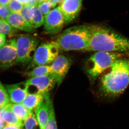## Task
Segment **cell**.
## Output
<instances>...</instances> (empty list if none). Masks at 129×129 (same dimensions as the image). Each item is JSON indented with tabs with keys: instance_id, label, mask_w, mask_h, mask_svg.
<instances>
[{
	"instance_id": "cell-21",
	"label": "cell",
	"mask_w": 129,
	"mask_h": 129,
	"mask_svg": "<svg viewBox=\"0 0 129 129\" xmlns=\"http://www.w3.org/2000/svg\"><path fill=\"white\" fill-rule=\"evenodd\" d=\"M17 32V29L12 27L7 21L3 19L0 20V34L12 36Z\"/></svg>"
},
{
	"instance_id": "cell-16",
	"label": "cell",
	"mask_w": 129,
	"mask_h": 129,
	"mask_svg": "<svg viewBox=\"0 0 129 129\" xmlns=\"http://www.w3.org/2000/svg\"><path fill=\"white\" fill-rule=\"evenodd\" d=\"M8 106V108L14 113L19 119L24 122L31 112L26 108L23 104L21 103H9Z\"/></svg>"
},
{
	"instance_id": "cell-33",
	"label": "cell",
	"mask_w": 129,
	"mask_h": 129,
	"mask_svg": "<svg viewBox=\"0 0 129 129\" xmlns=\"http://www.w3.org/2000/svg\"><path fill=\"white\" fill-rule=\"evenodd\" d=\"M11 1V0H0V5H7Z\"/></svg>"
},
{
	"instance_id": "cell-1",
	"label": "cell",
	"mask_w": 129,
	"mask_h": 129,
	"mask_svg": "<svg viewBox=\"0 0 129 129\" xmlns=\"http://www.w3.org/2000/svg\"><path fill=\"white\" fill-rule=\"evenodd\" d=\"M99 78L100 98L106 103L119 98L129 85V53L116 60Z\"/></svg>"
},
{
	"instance_id": "cell-24",
	"label": "cell",
	"mask_w": 129,
	"mask_h": 129,
	"mask_svg": "<svg viewBox=\"0 0 129 129\" xmlns=\"http://www.w3.org/2000/svg\"><path fill=\"white\" fill-rule=\"evenodd\" d=\"M9 95L6 88L0 83V108L4 107L9 103Z\"/></svg>"
},
{
	"instance_id": "cell-19",
	"label": "cell",
	"mask_w": 129,
	"mask_h": 129,
	"mask_svg": "<svg viewBox=\"0 0 129 129\" xmlns=\"http://www.w3.org/2000/svg\"><path fill=\"white\" fill-rule=\"evenodd\" d=\"M33 15L32 26L35 29L40 27L44 24V17L38 8V6L32 7Z\"/></svg>"
},
{
	"instance_id": "cell-8",
	"label": "cell",
	"mask_w": 129,
	"mask_h": 129,
	"mask_svg": "<svg viewBox=\"0 0 129 129\" xmlns=\"http://www.w3.org/2000/svg\"><path fill=\"white\" fill-rule=\"evenodd\" d=\"M65 21L59 7L52 10L44 17V30L46 34H56L62 30Z\"/></svg>"
},
{
	"instance_id": "cell-20",
	"label": "cell",
	"mask_w": 129,
	"mask_h": 129,
	"mask_svg": "<svg viewBox=\"0 0 129 129\" xmlns=\"http://www.w3.org/2000/svg\"><path fill=\"white\" fill-rule=\"evenodd\" d=\"M49 116L45 129H57L53 103L50 98L48 101Z\"/></svg>"
},
{
	"instance_id": "cell-2",
	"label": "cell",
	"mask_w": 129,
	"mask_h": 129,
	"mask_svg": "<svg viewBox=\"0 0 129 129\" xmlns=\"http://www.w3.org/2000/svg\"><path fill=\"white\" fill-rule=\"evenodd\" d=\"M90 37L86 51L129 53V40L105 25H89Z\"/></svg>"
},
{
	"instance_id": "cell-10",
	"label": "cell",
	"mask_w": 129,
	"mask_h": 129,
	"mask_svg": "<svg viewBox=\"0 0 129 129\" xmlns=\"http://www.w3.org/2000/svg\"><path fill=\"white\" fill-rule=\"evenodd\" d=\"M17 56L16 39L8 40L0 49V67L7 69L16 64Z\"/></svg>"
},
{
	"instance_id": "cell-18",
	"label": "cell",
	"mask_w": 129,
	"mask_h": 129,
	"mask_svg": "<svg viewBox=\"0 0 129 129\" xmlns=\"http://www.w3.org/2000/svg\"><path fill=\"white\" fill-rule=\"evenodd\" d=\"M50 65H42L32 68L25 73V75L30 78L51 75Z\"/></svg>"
},
{
	"instance_id": "cell-36",
	"label": "cell",
	"mask_w": 129,
	"mask_h": 129,
	"mask_svg": "<svg viewBox=\"0 0 129 129\" xmlns=\"http://www.w3.org/2000/svg\"><path fill=\"white\" fill-rule=\"evenodd\" d=\"M1 19H2L1 18V17H0V20H1Z\"/></svg>"
},
{
	"instance_id": "cell-34",
	"label": "cell",
	"mask_w": 129,
	"mask_h": 129,
	"mask_svg": "<svg viewBox=\"0 0 129 129\" xmlns=\"http://www.w3.org/2000/svg\"><path fill=\"white\" fill-rule=\"evenodd\" d=\"M17 1L21 2V3L23 4V5H25L27 4L30 0H17Z\"/></svg>"
},
{
	"instance_id": "cell-9",
	"label": "cell",
	"mask_w": 129,
	"mask_h": 129,
	"mask_svg": "<svg viewBox=\"0 0 129 129\" xmlns=\"http://www.w3.org/2000/svg\"><path fill=\"white\" fill-rule=\"evenodd\" d=\"M72 64V60L63 55H59L50 65L52 75L58 86L60 85Z\"/></svg>"
},
{
	"instance_id": "cell-17",
	"label": "cell",
	"mask_w": 129,
	"mask_h": 129,
	"mask_svg": "<svg viewBox=\"0 0 129 129\" xmlns=\"http://www.w3.org/2000/svg\"><path fill=\"white\" fill-rule=\"evenodd\" d=\"M2 118L5 123H6L7 124L13 125L18 126L20 128L24 125V122L19 119L14 113L8 108V107L7 110L3 114Z\"/></svg>"
},
{
	"instance_id": "cell-15",
	"label": "cell",
	"mask_w": 129,
	"mask_h": 129,
	"mask_svg": "<svg viewBox=\"0 0 129 129\" xmlns=\"http://www.w3.org/2000/svg\"><path fill=\"white\" fill-rule=\"evenodd\" d=\"M44 94H28L22 103L29 111L34 112L43 101Z\"/></svg>"
},
{
	"instance_id": "cell-14",
	"label": "cell",
	"mask_w": 129,
	"mask_h": 129,
	"mask_svg": "<svg viewBox=\"0 0 129 129\" xmlns=\"http://www.w3.org/2000/svg\"><path fill=\"white\" fill-rule=\"evenodd\" d=\"M50 98L49 92L44 94L43 101L34 111L40 129H45L48 121L49 116L48 101Z\"/></svg>"
},
{
	"instance_id": "cell-12",
	"label": "cell",
	"mask_w": 129,
	"mask_h": 129,
	"mask_svg": "<svg viewBox=\"0 0 129 129\" xmlns=\"http://www.w3.org/2000/svg\"><path fill=\"white\" fill-rule=\"evenodd\" d=\"M6 90L12 103L19 104L23 102L28 93L25 82L6 85Z\"/></svg>"
},
{
	"instance_id": "cell-29",
	"label": "cell",
	"mask_w": 129,
	"mask_h": 129,
	"mask_svg": "<svg viewBox=\"0 0 129 129\" xmlns=\"http://www.w3.org/2000/svg\"><path fill=\"white\" fill-rule=\"evenodd\" d=\"M20 127L15 125L6 124L2 129H20Z\"/></svg>"
},
{
	"instance_id": "cell-6",
	"label": "cell",
	"mask_w": 129,
	"mask_h": 129,
	"mask_svg": "<svg viewBox=\"0 0 129 129\" xmlns=\"http://www.w3.org/2000/svg\"><path fill=\"white\" fill-rule=\"evenodd\" d=\"M60 51L55 41H47L38 46L27 70L52 63L59 55Z\"/></svg>"
},
{
	"instance_id": "cell-35",
	"label": "cell",
	"mask_w": 129,
	"mask_h": 129,
	"mask_svg": "<svg viewBox=\"0 0 129 129\" xmlns=\"http://www.w3.org/2000/svg\"><path fill=\"white\" fill-rule=\"evenodd\" d=\"M36 1L38 5L41 4V3H42L47 1V0H36Z\"/></svg>"
},
{
	"instance_id": "cell-28",
	"label": "cell",
	"mask_w": 129,
	"mask_h": 129,
	"mask_svg": "<svg viewBox=\"0 0 129 129\" xmlns=\"http://www.w3.org/2000/svg\"><path fill=\"white\" fill-rule=\"evenodd\" d=\"M6 42V38L5 35L0 34V49L5 45Z\"/></svg>"
},
{
	"instance_id": "cell-22",
	"label": "cell",
	"mask_w": 129,
	"mask_h": 129,
	"mask_svg": "<svg viewBox=\"0 0 129 129\" xmlns=\"http://www.w3.org/2000/svg\"><path fill=\"white\" fill-rule=\"evenodd\" d=\"M34 112L31 111L28 116L24 121V125L26 129H37L40 127L37 118Z\"/></svg>"
},
{
	"instance_id": "cell-25",
	"label": "cell",
	"mask_w": 129,
	"mask_h": 129,
	"mask_svg": "<svg viewBox=\"0 0 129 129\" xmlns=\"http://www.w3.org/2000/svg\"><path fill=\"white\" fill-rule=\"evenodd\" d=\"M37 6L44 17L47 15L56 7L52 3L48 1L42 3Z\"/></svg>"
},
{
	"instance_id": "cell-4",
	"label": "cell",
	"mask_w": 129,
	"mask_h": 129,
	"mask_svg": "<svg viewBox=\"0 0 129 129\" xmlns=\"http://www.w3.org/2000/svg\"><path fill=\"white\" fill-rule=\"evenodd\" d=\"M128 53L117 52H95L90 56L85 63V70L88 78L94 81L111 67L116 60Z\"/></svg>"
},
{
	"instance_id": "cell-26",
	"label": "cell",
	"mask_w": 129,
	"mask_h": 129,
	"mask_svg": "<svg viewBox=\"0 0 129 129\" xmlns=\"http://www.w3.org/2000/svg\"><path fill=\"white\" fill-rule=\"evenodd\" d=\"M12 12L21 13L23 8V5L17 0H11L8 5Z\"/></svg>"
},
{
	"instance_id": "cell-11",
	"label": "cell",
	"mask_w": 129,
	"mask_h": 129,
	"mask_svg": "<svg viewBox=\"0 0 129 129\" xmlns=\"http://www.w3.org/2000/svg\"><path fill=\"white\" fill-rule=\"evenodd\" d=\"M83 0H63L59 6L65 21V24L69 23L79 14Z\"/></svg>"
},
{
	"instance_id": "cell-31",
	"label": "cell",
	"mask_w": 129,
	"mask_h": 129,
	"mask_svg": "<svg viewBox=\"0 0 129 129\" xmlns=\"http://www.w3.org/2000/svg\"><path fill=\"white\" fill-rule=\"evenodd\" d=\"M62 1L63 0H47L48 1L51 3L55 6H56L58 4H61Z\"/></svg>"
},
{
	"instance_id": "cell-3",
	"label": "cell",
	"mask_w": 129,
	"mask_h": 129,
	"mask_svg": "<svg viewBox=\"0 0 129 129\" xmlns=\"http://www.w3.org/2000/svg\"><path fill=\"white\" fill-rule=\"evenodd\" d=\"M89 25H76L68 28L56 40L60 51H86L89 42Z\"/></svg>"
},
{
	"instance_id": "cell-37",
	"label": "cell",
	"mask_w": 129,
	"mask_h": 129,
	"mask_svg": "<svg viewBox=\"0 0 129 129\" xmlns=\"http://www.w3.org/2000/svg\"><path fill=\"white\" fill-rule=\"evenodd\" d=\"M1 83V82H0V83Z\"/></svg>"
},
{
	"instance_id": "cell-23",
	"label": "cell",
	"mask_w": 129,
	"mask_h": 129,
	"mask_svg": "<svg viewBox=\"0 0 129 129\" xmlns=\"http://www.w3.org/2000/svg\"><path fill=\"white\" fill-rule=\"evenodd\" d=\"M21 13L24 20L32 27V21L33 15L32 7H30L27 5H24Z\"/></svg>"
},
{
	"instance_id": "cell-5",
	"label": "cell",
	"mask_w": 129,
	"mask_h": 129,
	"mask_svg": "<svg viewBox=\"0 0 129 129\" xmlns=\"http://www.w3.org/2000/svg\"><path fill=\"white\" fill-rule=\"evenodd\" d=\"M39 40L36 37L22 35L16 40L17 59L16 64L26 66L30 64L39 46Z\"/></svg>"
},
{
	"instance_id": "cell-30",
	"label": "cell",
	"mask_w": 129,
	"mask_h": 129,
	"mask_svg": "<svg viewBox=\"0 0 129 129\" xmlns=\"http://www.w3.org/2000/svg\"><path fill=\"white\" fill-rule=\"evenodd\" d=\"M25 5H27L30 7H33L35 6H38V4L36 0H30L27 4Z\"/></svg>"
},
{
	"instance_id": "cell-7",
	"label": "cell",
	"mask_w": 129,
	"mask_h": 129,
	"mask_svg": "<svg viewBox=\"0 0 129 129\" xmlns=\"http://www.w3.org/2000/svg\"><path fill=\"white\" fill-rule=\"evenodd\" d=\"M26 90L28 94H44L48 93L56 84L51 75L30 78L25 82Z\"/></svg>"
},
{
	"instance_id": "cell-13",
	"label": "cell",
	"mask_w": 129,
	"mask_h": 129,
	"mask_svg": "<svg viewBox=\"0 0 129 129\" xmlns=\"http://www.w3.org/2000/svg\"><path fill=\"white\" fill-rule=\"evenodd\" d=\"M6 21L12 27L17 30L28 33H32L35 31V29L24 20L21 13L11 12Z\"/></svg>"
},
{
	"instance_id": "cell-32",
	"label": "cell",
	"mask_w": 129,
	"mask_h": 129,
	"mask_svg": "<svg viewBox=\"0 0 129 129\" xmlns=\"http://www.w3.org/2000/svg\"><path fill=\"white\" fill-rule=\"evenodd\" d=\"M5 123L2 117L0 115V129H2L5 125Z\"/></svg>"
},
{
	"instance_id": "cell-27",
	"label": "cell",
	"mask_w": 129,
	"mask_h": 129,
	"mask_svg": "<svg viewBox=\"0 0 129 129\" xmlns=\"http://www.w3.org/2000/svg\"><path fill=\"white\" fill-rule=\"evenodd\" d=\"M7 5H0V17L3 20H6L11 12Z\"/></svg>"
}]
</instances>
